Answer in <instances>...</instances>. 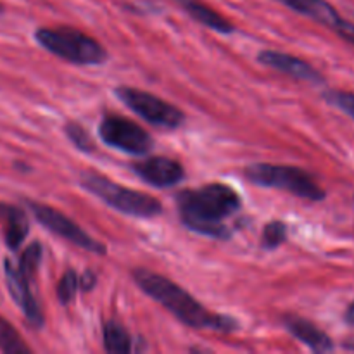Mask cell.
Instances as JSON below:
<instances>
[{
  "instance_id": "obj_1",
  "label": "cell",
  "mask_w": 354,
  "mask_h": 354,
  "mask_svg": "<svg viewBox=\"0 0 354 354\" xmlns=\"http://www.w3.org/2000/svg\"><path fill=\"white\" fill-rule=\"evenodd\" d=\"M180 220L189 230L213 239H228L225 220L242 207V199L230 185L209 183L199 189L183 190L176 196Z\"/></svg>"
},
{
  "instance_id": "obj_2",
  "label": "cell",
  "mask_w": 354,
  "mask_h": 354,
  "mask_svg": "<svg viewBox=\"0 0 354 354\" xmlns=\"http://www.w3.org/2000/svg\"><path fill=\"white\" fill-rule=\"evenodd\" d=\"M131 277L147 296L171 311L173 317L178 318L187 327L216 332H232L237 328V322L234 318L214 315L213 311L204 308L192 294L166 277L144 268L133 270Z\"/></svg>"
},
{
  "instance_id": "obj_3",
  "label": "cell",
  "mask_w": 354,
  "mask_h": 354,
  "mask_svg": "<svg viewBox=\"0 0 354 354\" xmlns=\"http://www.w3.org/2000/svg\"><path fill=\"white\" fill-rule=\"evenodd\" d=\"M35 40L50 54L80 66L102 64L107 61V50L83 31L75 28H40L35 31Z\"/></svg>"
},
{
  "instance_id": "obj_4",
  "label": "cell",
  "mask_w": 354,
  "mask_h": 354,
  "mask_svg": "<svg viewBox=\"0 0 354 354\" xmlns=\"http://www.w3.org/2000/svg\"><path fill=\"white\" fill-rule=\"evenodd\" d=\"M245 178L254 185L286 190L292 196L311 201V203H320L327 196L320 183L311 176V173L297 166L256 162L245 168Z\"/></svg>"
},
{
  "instance_id": "obj_5",
  "label": "cell",
  "mask_w": 354,
  "mask_h": 354,
  "mask_svg": "<svg viewBox=\"0 0 354 354\" xmlns=\"http://www.w3.org/2000/svg\"><path fill=\"white\" fill-rule=\"evenodd\" d=\"M80 182L86 192L97 196L107 206L123 214L137 218H154L162 213L161 203L156 197L120 185L106 176H100L99 173H86L80 178Z\"/></svg>"
},
{
  "instance_id": "obj_6",
  "label": "cell",
  "mask_w": 354,
  "mask_h": 354,
  "mask_svg": "<svg viewBox=\"0 0 354 354\" xmlns=\"http://www.w3.org/2000/svg\"><path fill=\"white\" fill-rule=\"evenodd\" d=\"M116 95L135 114L144 118L147 123L154 124V127L173 130V128L182 127L183 121H185V114L178 107L166 102L161 97L144 92V90L131 88V86H120V88H116Z\"/></svg>"
},
{
  "instance_id": "obj_7",
  "label": "cell",
  "mask_w": 354,
  "mask_h": 354,
  "mask_svg": "<svg viewBox=\"0 0 354 354\" xmlns=\"http://www.w3.org/2000/svg\"><path fill=\"white\" fill-rule=\"evenodd\" d=\"M99 137L109 147L133 156H144L154 147V138L140 124L114 114L102 118L99 123Z\"/></svg>"
},
{
  "instance_id": "obj_8",
  "label": "cell",
  "mask_w": 354,
  "mask_h": 354,
  "mask_svg": "<svg viewBox=\"0 0 354 354\" xmlns=\"http://www.w3.org/2000/svg\"><path fill=\"white\" fill-rule=\"evenodd\" d=\"M28 207L31 209L33 216L37 218L47 230L59 235V237L64 239V241L71 242L76 248L85 249V251L88 252H95V254L102 256L107 252L106 245H104L102 242L90 237L80 225H76L71 218L64 216L61 211L54 209V207L50 206H45V204L40 203H28Z\"/></svg>"
},
{
  "instance_id": "obj_9",
  "label": "cell",
  "mask_w": 354,
  "mask_h": 354,
  "mask_svg": "<svg viewBox=\"0 0 354 354\" xmlns=\"http://www.w3.org/2000/svg\"><path fill=\"white\" fill-rule=\"evenodd\" d=\"M279 2L286 3L296 12L324 24L328 30L337 33V37L342 38L346 44L354 47V23L342 17L337 12V9L327 0H279Z\"/></svg>"
},
{
  "instance_id": "obj_10",
  "label": "cell",
  "mask_w": 354,
  "mask_h": 354,
  "mask_svg": "<svg viewBox=\"0 0 354 354\" xmlns=\"http://www.w3.org/2000/svg\"><path fill=\"white\" fill-rule=\"evenodd\" d=\"M135 175L145 183L158 189H169L175 187L185 178V169L178 161L162 156H152V158L144 159L131 165Z\"/></svg>"
},
{
  "instance_id": "obj_11",
  "label": "cell",
  "mask_w": 354,
  "mask_h": 354,
  "mask_svg": "<svg viewBox=\"0 0 354 354\" xmlns=\"http://www.w3.org/2000/svg\"><path fill=\"white\" fill-rule=\"evenodd\" d=\"M3 273H6L7 289H9L14 303L19 306V310L23 311L26 320L30 322L33 327H41V325H44V313H41L40 306H38L33 294H31L30 280L17 270V266H14L12 263H10V259H6V261H3Z\"/></svg>"
},
{
  "instance_id": "obj_12",
  "label": "cell",
  "mask_w": 354,
  "mask_h": 354,
  "mask_svg": "<svg viewBox=\"0 0 354 354\" xmlns=\"http://www.w3.org/2000/svg\"><path fill=\"white\" fill-rule=\"evenodd\" d=\"M258 61L261 64L268 66V68L277 69V71L289 75L296 80H303V82L310 83H322L324 76L310 64V62L303 61V59L296 57V55L283 54L279 50H263L259 52Z\"/></svg>"
},
{
  "instance_id": "obj_13",
  "label": "cell",
  "mask_w": 354,
  "mask_h": 354,
  "mask_svg": "<svg viewBox=\"0 0 354 354\" xmlns=\"http://www.w3.org/2000/svg\"><path fill=\"white\" fill-rule=\"evenodd\" d=\"M283 325H286L287 330H289L297 341H301L304 346H308L311 351L332 353L335 349V344L330 339V335L325 334V332L320 330L313 322L306 320V318H301L297 317V315H286V317H283Z\"/></svg>"
},
{
  "instance_id": "obj_14",
  "label": "cell",
  "mask_w": 354,
  "mask_h": 354,
  "mask_svg": "<svg viewBox=\"0 0 354 354\" xmlns=\"http://www.w3.org/2000/svg\"><path fill=\"white\" fill-rule=\"evenodd\" d=\"M0 221L3 227V239H6L7 248L16 251L26 239L30 223L19 207L9 206V204H0Z\"/></svg>"
},
{
  "instance_id": "obj_15",
  "label": "cell",
  "mask_w": 354,
  "mask_h": 354,
  "mask_svg": "<svg viewBox=\"0 0 354 354\" xmlns=\"http://www.w3.org/2000/svg\"><path fill=\"white\" fill-rule=\"evenodd\" d=\"M185 10L194 17V19L199 21L201 24H204V26L209 28V30L218 31V33L221 35L234 33V24L228 19H225V17L221 16V14H218L216 10L204 6V3L189 0V2H185Z\"/></svg>"
},
{
  "instance_id": "obj_16",
  "label": "cell",
  "mask_w": 354,
  "mask_h": 354,
  "mask_svg": "<svg viewBox=\"0 0 354 354\" xmlns=\"http://www.w3.org/2000/svg\"><path fill=\"white\" fill-rule=\"evenodd\" d=\"M102 341L107 353L128 354L133 351V341H131L130 332L118 320H109L104 325Z\"/></svg>"
},
{
  "instance_id": "obj_17",
  "label": "cell",
  "mask_w": 354,
  "mask_h": 354,
  "mask_svg": "<svg viewBox=\"0 0 354 354\" xmlns=\"http://www.w3.org/2000/svg\"><path fill=\"white\" fill-rule=\"evenodd\" d=\"M0 349L7 354H30L31 349L21 339L16 328L7 320L0 318Z\"/></svg>"
},
{
  "instance_id": "obj_18",
  "label": "cell",
  "mask_w": 354,
  "mask_h": 354,
  "mask_svg": "<svg viewBox=\"0 0 354 354\" xmlns=\"http://www.w3.org/2000/svg\"><path fill=\"white\" fill-rule=\"evenodd\" d=\"M64 131L66 135H68L69 140L75 144L76 149H80V151L83 152L95 151V142L90 138L88 131H86L82 124L75 123V121H68V123L64 124Z\"/></svg>"
},
{
  "instance_id": "obj_19",
  "label": "cell",
  "mask_w": 354,
  "mask_h": 354,
  "mask_svg": "<svg viewBox=\"0 0 354 354\" xmlns=\"http://www.w3.org/2000/svg\"><path fill=\"white\" fill-rule=\"evenodd\" d=\"M287 239V225L283 221H270L261 235V245L265 249H275L282 245Z\"/></svg>"
},
{
  "instance_id": "obj_20",
  "label": "cell",
  "mask_w": 354,
  "mask_h": 354,
  "mask_svg": "<svg viewBox=\"0 0 354 354\" xmlns=\"http://www.w3.org/2000/svg\"><path fill=\"white\" fill-rule=\"evenodd\" d=\"M40 261H41V245L38 244V242H33V244H30L26 249H24V254L21 256V261H19V266H17V270H19V272L30 280L31 277L35 275V272H37Z\"/></svg>"
},
{
  "instance_id": "obj_21",
  "label": "cell",
  "mask_w": 354,
  "mask_h": 354,
  "mask_svg": "<svg viewBox=\"0 0 354 354\" xmlns=\"http://www.w3.org/2000/svg\"><path fill=\"white\" fill-rule=\"evenodd\" d=\"M80 290V277L76 275L75 270H68L62 275L61 282L57 286V297L62 304H68L75 299L76 292Z\"/></svg>"
},
{
  "instance_id": "obj_22",
  "label": "cell",
  "mask_w": 354,
  "mask_h": 354,
  "mask_svg": "<svg viewBox=\"0 0 354 354\" xmlns=\"http://www.w3.org/2000/svg\"><path fill=\"white\" fill-rule=\"evenodd\" d=\"M324 99L327 100L330 106L337 107L342 113L351 116L354 120V93L344 92V90H328L324 93Z\"/></svg>"
},
{
  "instance_id": "obj_23",
  "label": "cell",
  "mask_w": 354,
  "mask_h": 354,
  "mask_svg": "<svg viewBox=\"0 0 354 354\" xmlns=\"http://www.w3.org/2000/svg\"><path fill=\"white\" fill-rule=\"evenodd\" d=\"M93 286H95V275H93V272H85L80 277V289L82 290H90Z\"/></svg>"
},
{
  "instance_id": "obj_24",
  "label": "cell",
  "mask_w": 354,
  "mask_h": 354,
  "mask_svg": "<svg viewBox=\"0 0 354 354\" xmlns=\"http://www.w3.org/2000/svg\"><path fill=\"white\" fill-rule=\"evenodd\" d=\"M344 322L348 325H351V327H354V301L351 304L348 306V310H346L344 313Z\"/></svg>"
},
{
  "instance_id": "obj_25",
  "label": "cell",
  "mask_w": 354,
  "mask_h": 354,
  "mask_svg": "<svg viewBox=\"0 0 354 354\" xmlns=\"http://www.w3.org/2000/svg\"><path fill=\"white\" fill-rule=\"evenodd\" d=\"M342 348L348 349V351H354V337H349L348 341H346L344 344H342Z\"/></svg>"
},
{
  "instance_id": "obj_26",
  "label": "cell",
  "mask_w": 354,
  "mask_h": 354,
  "mask_svg": "<svg viewBox=\"0 0 354 354\" xmlns=\"http://www.w3.org/2000/svg\"><path fill=\"white\" fill-rule=\"evenodd\" d=\"M0 14H3V6H2V3H0Z\"/></svg>"
}]
</instances>
